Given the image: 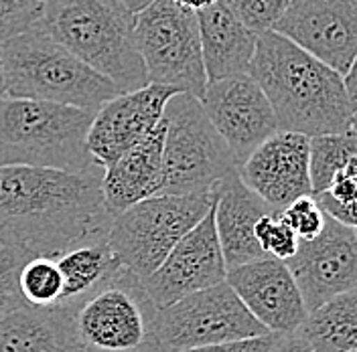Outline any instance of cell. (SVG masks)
<instances>
[{"mask_svg": "<svg viewBox=\"0 0 357 352\" xmlns=\"http://www.w3.org/2000/svg\"><path fill=\"white\" fill-rule=\"evenodd\" d=\"M104 170L0 168V229L29 257L57 259L69 249L106 239L112 217L102 195Z\"/></svg>", "mask_w": 357, "mask_h": 352, "instance_id": "obj_1", "label": "cell"}, {"mask_svg": "<svg viewBox=\"0 0 357 352\" xmlns=\"http://www.w3.org/2000/svg\"><path fill=\"white\" fill-rule=\"evenodd\" d=\"M248 75L264 91L278 132L309 138L349 132L354 111L343 77L287 37L258 35Z\"/></svg>", "mask_w": 357, "mask_h": 352, "instance_id": "obj_2", "label": "cell"}, {"mask_svg": "<svg viewBox=\"0 0 357 352\" xmlns=\"http://www.w3.org/2000/svg\"><path fill=\"white\" fill-rule=\"evenodd\" d=\"M37 26L122 93L149 86L134 37V15L118 0H45Z\"/></svg>", "mask_w": 357, "mask_h": 352, "instance_id": "obj_3", "label": "cell"}, {"mask_svg": "<svg viewBox=\"0 0 357 352\" xmlns=\"http://www.w3.org/2000/svg\"><path fill=\"white\" fill-rule=\"evenodd\" d=\"M96 111L35 99H0V168L31 166L66 173L104 170L88 152Z\"/></svg>", "mask_w": 357, "mask_h": 352, "instance_id": "obj_4", "label": "cell"}, {"mask_svg": "<svg viewBox=\"0 0 357 352\" xmlns=\"http://www.w3.org/2000/svg\"><path fill=\"white\" fill-rule=\"evenodd\" d=\"M6 97L98 111L122 91L39 26L0 45Z\"/></svg>", "mask_w": 357, "mask_h": 352, "instance_id": "obj_5", "label": "cell"}, {"mask_svg": "<svg viewBox=\"0 0 357 352\" xmlns=\"http://www.w3.org/2000/svg\"><path fill=\"white\" fill-rule=\"evenodd\" d=\"M69 310L86 352H158L156 308L138 278L118 267Z\"/></svg>", "mask_w": 357, "mask_h": 352, "instance_id": "obj_6", "label": "cell"}, {"mask_svg": "<svg viewBox=\"0 0 357 352\" xmlns=\"http://www.w3.org/2000/svg\"><path fill=\"white\" fill-rule=\"evenodd\" d=\"M211 209L213 193L156 195L140 200L112 219L106 235L112 257L122 269L144 282Z\"/></svg>", "mask_w": 357, "mask_h": 352, "instance_id": "obj_7", "label": "cell"}, {"mask_svg": "<svg viewBox=\"0 0 357 352\" xmlns=\"http://www.w3.org/2000/svg\"><path fill=\"white\" fill-rule=\"evenodd\" d=\"M162 118L167 132L158 195L211 193L223 176L238 170L227 144L207 120L197 97L173 95Z\"/></svg>", "mask_w": 357, "mask_h": 352, "instance_id": "obj_8", "label": "cell"}, {"mask_svg": "<svg viewBox=\"0 0 357 352\" xmlns=\"http://www.w3.org/2000/svg\"><path fill=\"white\" fill-rule=\"evenodd\" d=\"M134 37L149 83L199 99L207 75L195 10L175 0H153L134 15Z\"/></svg>", "mask_w": 357, "mask_h": 352, "instance_id": "obj_9", "label": "cell"}, {"mask_svg": "<svg viewBox=\"0 0 357 352\" xmlns=\"http://www.w3.org/2000/svg\"><path fill=\"white\" fill-rule=\"evenodd\" d=\"M270 332L245 310L225 282L156 312L158 352H185L264 336Z\"/></svg>", "mask_w": 357, "mask_h": 352, "instance_id": "obj_10", "label": "cell"}, {"mask_svg": "<svg viewBox=\"0 0 357 352\" xmlns=\"http://www.w3.org/2000/svg\"><path fill=\"white\" fill-rule=\"evenodd\" d=\"M199 104L227 144L238 168L262 142L278 132L270 102L248 73L207 81Z\"/></svg>", "mask_w": 357, "mask_h": 352, "instance_id": "obj_11", "label": "cell"}, {"mask_svg": "<svg viewBox=\"0 0 357 352\" xmlns=\"http://www.w3.org/2000/svg\"><path fill=\"white\" fill-rule=\"evenodd\" d=\"M274 33L343 77L357 55V0H290Z\"/></svg>", "mask_w": 357, "mask_h": 352, "instance_id": "obj_12", "label": "cell"}, {"mask_svg": "<svg viewBox=\"0 0 357 352\" xmlns=\"http://www.w3.org/2000/svg\"><path fill=\"white\" fill-rule=\"evenodd\" d=\"M287 267L301 289L307 312L341 294L357 291V233L327 217L314 239L298 243Z\"/></svg>", "mask_w": 357, "mask_h": 352, "instance_id": "obj_13", "label": "cell"}, {"mask_svg": "<svg viewBox=\"0 0 357 352\" xmlns=\"http://www.w3.org/2000/svg\"><path fill=\"white\" fill-rule=\"evenodd\" d=\"M227 267L215 231L213 209L201 219L173 251L158 265L155 273L142 282L144 291L156 308L162 310L185 296L225 282Z\"/></svg>", "mask_w": 357, "mask_h": 352, "instance_id": "obj_14", "label": "cell"}, {"mask_svg": "<svg viewBox=\"0 0 357 352\" xmlns=\"http://www.w3.org/2000/svg\"><path fill=\"white\" fill-rule=\"evenodd\" d=\"M173 95H177L175 89L149 83L130 93H120L96 111L88 132V152L96 166L106 170L140 144L158 126Z\"/></svg>", "mask_w": 357, "mask_h": 352, "instance_id": "obj_15", "label": "cell"}, {"mask_svg": "<svg viewBox=\"0 0 357 352\" xmlns=\"http://www.w3.org/2000/svg\"><path fill=\"white\" fill-rule=\"evenodd\" d=\"M225 284L272 334H294L309 316L301 289L284 262L264 257L227 269Z\"/></svg>", "mask_w": 357, "mask_h": 352, "instance_id": "obj_16", "label": "cell"}, {"mask_svg": "<svg viewBox=\"0 0 357 352\" xmlns=\"http://www.w3.org/2000/svg\"><path fill=\"white\" fill-rule=\"evenodd\" d=\"M309 144V136L276 132L245 158L238 175L256 197L280 213L292 200L312 195Z\"/></svg>", "mask_w": 357, "mask_h": 352, "instance_id": "obj_17", "label": "cell"}, {"mask_svg": "<svg viewBox=\"0 0 357 352\" xmlns=\"http://www.w3.org/2000/svg\"><path fill=\"white\" fill-rule=\"evenodd\" d=\"M213 221L222 247L225 267L252 264L264 259L260 245L254 237V227L268 213H276L262 198H258L238 175L231 170L213 186Z\"/></svg>", "mask_w": 357, "mask_h": 352, "instance_id": "obj_18", "label": "cell"}, {"mask_svg": "<svg viewBox=\"0 0 357 352\" xmlns=\"http://www.w3.org/2000/svg\"><path fill=\"white\" fill-rule=\"evenodd\" d=\"M165 118L158 122L153 132L149 134L132 150L120 156L112 166L104 170L102 178V195L106 211L114 219L140 200L156 197L162 178V148H165Z\"/></svg>", "mask_w": 357, "mask_h": 352, "instance_id": "obj_19", "label": "cell"}, {"mask_svg": "<svg viewBox=\"0 0 357 352\" xmlns=\"http://www.w3.org/2000/svg\"><path fill=\"white\" fill-rule=\"evenodd\" d=\"M195 15L207 81L245 75L256 51V35L236 19L223 0H215Z\"/></svg>", "mask_w": 357, "mask_h": 352, "instance_id": "obj_20", "label": "cell"}, {"mask_svg": "<svg viewBox=\"0 0 357 352\" xmlns=\"http://www.w3.org/2000/svg\"><path fill=\"white\" fill-rule=\"evenodd\" d=\"M0 352H86L75 338L69 310H15L0 318Z\"/></svg>", "mask_w": 357, "mask_h": 352, "instance_id": "obj_21", "label": "cell"}, {"mask_svg": "<svg viewBox=\"0 0 357 352\" xmlns=\"http://www.w3.org/2000/svg\"><path fill=\"white\" fill-rule=\"evenodd\" d=\"M312 352L357 351V291L341 294L309 312L294 332Z\"/></svg>", "mask_w": 357, "mask_h": 352, "instance_id": "obj_22", "label": "cell"}, {"mask_svg": "<svg viewBox=\"0 0 357 352\" xmlns=\"http://www.w3.org/2000/svg\"><path fill=\"white\" fill-rule=\"evenodd\" d=\"M55 262L63 278V294L59 306L82 300L91 289L100 286L114 269L120 267L112 257L106 239L77 245L59 255Z\"/></svg>", "mask_w": 357, "mask_h": 352, "instance_id": "obj_23", "label": "cell"}, {"mask_svg": "<svg viewBox=\"0 0 357 352\" xmlns=\"http://www.w3.org/2000/svg\"><path fill=\"white\" fill-rule=\"evenodd\" d=\"M357 154V138L351 134L314 136L309 144V176L312 197L325 193L335 176Z\"/></svg>", "mask_w": 357, "mask_h": 352, "instance_id": "obj_24", "label": "cell"}, {"mask_svg": "<svg viewBox=\"0 0 357 352\" xmlns=\"http://www.w3.org/2000/svg\"><path fill=\"white\" fill-rule=\"evenodd\" d=\"M19 291L31 308L59 306L63 294V278L57 262L51 257H33L19 273Z\"/></svg>", "mask_w": 357, "mask_h": 352, "instance_id": "obj_25", "label": "cell"}, {"mask_svg": "<svg viewBox=\"0 0 357 352\" xmlns=\"http://www.w3.org/2000/svg\"><path fill=\"white\" fill-rule=\"evenodd\" d=\"M314 200L327 217L357 233V154L335 176L331 186L317 195Z\"/></svg>", "mask_w": 357, "mask_h": 352, "instance_id": "obj_26", "label": "cell"}, {"mask_svg": "<svg viewBox=\"0 0 357 352\" xmlns=\"http://www.w3.org/2000/svg\"><path fill=\"white\" fill-rule=\"evenodd\" d=\"M29 259L33 257L0 229V318L26 306L19 291V273Z\"/></svg>", "mask_w": 357, "mask_h": 352, "instance_id": "obj_27", "label": "cell"}, {"mask_svg": "<svg viewBox=\"0 0 357 352\" xmlns=\"http://www.w3.org/2000/svg\"><path fill=\"white\" fill-rule=\"evenodd\" d=\"M254 237L266 257L284 262V264L294 257L298 243H301L294 235V231L280 217V213H268L264 217H260L254 227Z\"/></svg>", "mask_w": 357, "mask_h": 352, "instance_id": "obj_28", "label": "cell"}, {"mask_svg": "<svg viewBox=\"0 0 357 352\" xmlns=\"http://www.w3.org/2000/svg\"><path fill=\"white\" fill-rule=\"evenodd\" d=\"M236 19L256 37L274 31V26L287 13L290 0H223Z\"/></svg>", "mask_w": 357, "mask_h": 352, "instance_id": "obj_29", "label": "cell"}, {"mask_svg": "<svg viewBox=\"0 0 357 352\" xmlns=\"http://www.w3.org/2000/svg\"><path fill=\"white\" fill-rule=\"evenodd\" d=\"M43 10L45 0H0V45L33 31Z\"/></svg>", "mask_w": 357, "mask_h": 352, "instance_id": "obj_30", "label": "cell"}, {"mask_svg": "<svg viewBox=\"0 0 357 352\" xmlns=\"http://www.w3.org/2000/svg\"><path fill=\"white\" fill-rule=\"evenodd\" d=\"M280 217L294 231L298 241L314 239L323 231L325 219H327V215L323 213V209L319 207V202L312 195L292 200L289 207L280 211Z\"/></svg>", "mask_w": 357, "mask_h": 352, "instance_id": "obj_31", "label": "cell"}, {"mask_svg": "<svg viewBox=\"0 0 357 352\" xmlns=\"http://www.w3.org/2000/svg\"><path fill=\"white\" fill-rule=\"evenodd\" d=\"M280 334H264L256 338H245V340H236V342H225V344H215V346H205V349H195V351L185 352H274L276 340Z\"/></svg>", "mask_w": 357, "mask_h": 352, "instance_id": "obj_32", "label": "cell"}, {"mask_svg": "<svg viewBox=\"0 0 357 352\" xmlns=\"http://www.w3.org/2000/svg\"><path fill=\"white\" fill-rule=\"evenodd\" d=\"M274 352H312V349L296 334H284V336H278Z\"/></svg>", "mask_w": 357, "mask_h": 352, "instance_id": "obj_33", "label": "cell"}, {"mask_svg": "<svg viewBox=\"0 0 357 352\" xmlns=\"http://www.w3.org/2000/svg\"><path fill=\"white\" fill-rule=\"evenodd\" d=\"M126 10H130L132 15H138V13H142L153 0H118Z\"/></svg>", "mask_w": 357, "mask_h": 352, "instance_id": "obj_34", "label": "cell"}, {"mask_svg": "<svg viewBox=\"0 0 357 352\" xmlns=\"http://www.w3.org/2000/svg\"><path fill=\"white\" fill-rule=\"evenodd\" d=\"M177 4L181 6H185V8H191V10H201V8H205V6H209V4H213L215 0H175Z\"/></svg>", "mask_w": 357, "mask_h": 352, "instance_id": "obj_35", "label": "cell"}, {"mask_svg": "<svg viewBox=\"0 0 357 352\" xmlns=\"http://www.w3.org/2000/svg\"><path fill=\"white\" fill-rule=\"evenodd\" d=\"M6 95V81H4V65H2V51H0V99Z\"/></svg>", "mask_w": 357, "mask_h": 352, "instance_id": "obj_36", "label": "cell"}, {"mask_svg": "<svg viewBox=\"0 0 357 352\" xmlns=\"http://www.w3.org/2000/svg\"><path fill=\"white\" fill-rule=\"evenodd\" d=\"M349 134L357 138V110L351 113V120H349Z\"/></svg>", "mask_w": 357, "mask_h": 352, "instance_id": "obj_37", "label": "cell"}, {"mask_svg": "<svg viewBox=\"0 0 357 352\" xmlns=\"http://www.w3.org/2000/svg\"><path fill=\"white\" fill-rule=\"evenodd\" d=\"M354 352H357V351H354Z\"/></svg>", "mask_w": 357, "mask_h": 352, "instance_id": "obj_38", "label": "cell"}]
</instances>
